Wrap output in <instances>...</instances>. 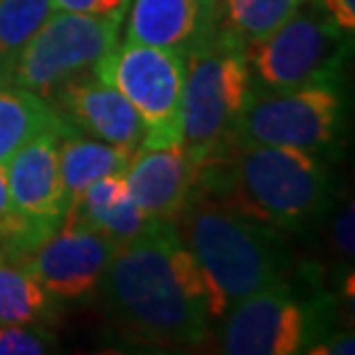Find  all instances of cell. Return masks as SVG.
<instances>
[{
	"instance_id": "14",
	"label": "cell",
	"mask_w": 355,
	"mask_h": 355,
	"mask_svg": "<svg viewBox=\"0 0 355 355\" xmlns=\"http://www.w3.org/2000/svg\"><path fill=\"white\" fill-rule=\"evenodd\" d=\"M224 0H132L125 40L187 53L222 26Z\"/></svg>"
},
{
	"instance_id": "12",
	"label": "cell",
	"mask_w": 355,
	"mask_h": 355,
	"mask_svg": "<svg viewBox=\"0 0 355 355\" xmlns=\"http://www.w3.org/2000/svg\"><path fill=\"white\" fill-rule=\"evenodd\" d=\"M67 120L49 127L5 162L12 201L26 219L60 229L67 212V191L60 175L58 141Z\"/></svg>"
},
{
	"instance_id": "25",
	"label": "cell",
	"mask_w": 355,
	"mask_h": 355,
	"mask_svg": "<svg viewBox=\"0 0 355 355\" xmlns=\"http://www.w3.org/2000/svg\"><path fill=\"white\" fill-rule=\"evenodd\" d=\"M316 3L337 21L339 28H344L349 35L355 31V0H316Z\"/></svg>"
},
{
	"instance_id": "5",
	"label": "cell",
	"mask_w": 355,
	"mask_h": 355,
	"mask_svg": "<svg viewBox=\"0 0 355 355\" xmlns=\"http://www.w3.org/2000/svg\"><path fill=\"white\" fill-rule=\"evenodd\" d=\"M245 55L250 72L268 88L337 86L346 31L318 3H302L272 35L247 46Z\"/></svg>"
},
{
	"instance_id": "1",
	"label": "cell",
	"mask_w": 355,
	"mask_h": 355,
	"mask_svg": "<svg viewBox=\"0 0 355 355\" xmlns=\"http://www.w3.org/2000/svg\"><path fill=\"white\" fill-rule=\"evenodd\" d=\"M97 286L111 318L139 342L198 346L208 339V286L175 224L120 245Z\"/></svg>"
},
{
	"instance_id": "8",
	"label": "cell",
	"mask_w": 355,
	"mask_h": 355,
	"mask_svg": "<svg viewBox=\"0 0 355 355\" xmlns=\"http://www.w3.org/2000/svg\"><path fill=\"white\" fill-rule=\"evenodd\" d=\"M339 109L337 86H250L233 146H284L316 153L335 139Z\"/></svg>"
},
{
	"instance_id": "22",
	"label": "cell",
	"mask_w": 355,
	"mask_h": 355,
	"mask_svg": "<svg viewBox=\"0 0 355 355\" xmlns=\"http://www.w3.org/2000/svg\"><path fill=\"white\" fill-rule=\"evenodd\" d=\"M51 344V337L31 325H0V355H42Z\"/></svg>"
},
{
	"instance_id": "7",
	"label": "cell",
	"mask_w": 355,
	"mask_h": 355,
	"mask_svg": "<svg viewBox=\"0 0 355 355\" xmlns=\"http://www.w3.org/2000/svg\"><path fill=\"white\" fill-rule=\"evenodd\" d=\"M123 17H95L55 10L21 51L12 83L49 99L118 44Z\"/></svg>"
},
{
	"instance_id": "2",
	"label": "cell",
	"mask_w": 355,
	"mask_h": 355,
	"mask_svg": "<svg viewBox=\"0 0 355 355\" xmlns=\"http://www.w3.org/2000/svg\"><path fill=\"white\" fill-rule=\"evenodd\" d=\"M201 184L231 210L284 231L307 226L328 203V175L314 155L284 146H233L201 168Z\"/></svg>"
},
{
	"instance_id": "26",
	"label": "cell",
	"mask_w": 355,
	"mask_h": 355,
	"mask_svg": "<svg viewBox=\"0 0 355 355\" xmlns=\"http://www.w3.org/2000/svg\"><path fill=\"white\" fill-rule=\"evenodd\" d=\"M353 335H337L332 337L328 344H323V349H314L311 353H330V355H344V353H353Z\"/></svg>"
},
{
	"instance_id": "18",
	"label": "cell",
	"mask_w": 355,
	"mask_h": 355,
	"mask_svg": "<svg viewBox=\"0 0 355 355\" xmlns=\"http://www.w3.org/2000/svg\"><path fill=\"white\" fill-rule=\"evenodd\" d=\"M49 314V293L24 261L0 250V325H35Z\"/></svg>"
},
{
	"instance_id": "27",
	"label": "cell",
	"mask_w": 355,
	"mask_h": 355,
	"mask_svg": "<svg viewBox=\"0 0 355 355\" xmlns=\"http://www.w3.org/2000/svg\"><path fill=\"white\" fill-rule=\"evenodd\" d=\"M5 83H12V81H10V76H7L3 69H0V86H5Z\"/></svg>"
},
{
	"instance_id": "11",
	"label": "cell",
	"mask_w": 355,
	"mask_h": 355,
	"mask_svg": "<svg viewBox=\"0 0 355 355\" xmlns=\"http://www.w3.org/2000/svg\"><path fill=\"white\" fill-rule=\"evenodd\" d=\"M123 178L134 203L153 222L175 224L196 198L201 166L189 157L182 144L141 146Z\"/></svg>"
},
{
	"instance_id": "19",
	"label": "cell",
	"mask_w": 355,
	"mask_h": 355,
	"mask_svg": "<svg viewBox=\"0 0 355 355\" xmlns=\"http://www.w3.org/2000/svg\"><path fill=\"white\" fill-rule=\"evenodd\" d=\"M307 0H224L222 28L245 49L272 35Z\"/></svg>"
},
{
	"instance_id": "3",
	"label": "cell",
	"mask_w": 355,
	"mask_h": 355,
	"mask_svg": "<svg viewBox=\"0 0 355 355\" xmlns=\"http://www.w3.org/2000/svg\"><path fill=\"white\" fill-rule=\"evenodd\" d=\"M175 224L208 286L212 318L259 291L284 286L272 243L259 222L215 198L196 196Z\"/></svg>"
},
{
	"instance_id": "6",
	"label": "cell",
	"mask_w": 355,
	"mask_h": 355,
	"mask_svg": "<svg viewBox=\"0 0 355 355\" xmlns=\"http://www.w3.org/2000/svg\"><path fill=\"white\" fill-rule=\"evenodd\" d=\"M92 74L116 88L146 125L144 146L180 144L184 55L123 42L95 62Z\"/></svg>"
},
{
	"instance_id": "20",
	"label": "cell",
	"mask_w": 355,
	"mask_h": 355,
	"mask_svg": "<svg viewBox=\"0 0 355 355\" xmlns=\"http://www.w3.org/2000/svg\"><path fill=\"white\" fill-rule=\"evenodd\" d=\"M53 12L51 0H0V69L10 81L21 51Z\"/></svg>"
},
{
	"instance_id": "24",
	"label": "cell",
	"mask_w": 355,
	"mask_h": 355,
	"mask_svg": "<svg viewBox=\"0 0 355 355\" xmlns=\"http://www.w3.org/2000/svg\"><path fill=\"white\" fill-rule=\"evenodd\" d=\"M353 201H349L332 222V245L344 259H353Z\"/></svg>"
},
{
	"instance_id": "17",
	"label": "cell",
	"mask_w": 355,
	"mask_h": 355,
	"mask_svg": "<svg viewBox=\"0 0 355 355\" xmlns=\"http://www.w3.org/2000/svg\"><path fill=\"white\" fill-rule=\"evenodd\" d=\"M60 120V111L37 92L14 83L0 86V164H5L19 148L49 127H55Z\"/></svg>"
},
{
	"instance_id": "15",
	"label": "cell",
	"mask_w": 355,
	"mask_h": 355,
	"mask_svg": "<svg viewBox=\"0 0 355 355\" xmlns=\"http://www.w3.org/2000/svg\"><path fill=\"white\" fill-rule=\"evenodd\" d=\"M65 219H76V222L104 233L118 247L144 236L153 226L159 224L153 222L134 203L123 175H106L88 184L79 201L67 208Z\"/></svg>"
},
{
	"instance_id": "21",
	"label": "cell",
	"mask_w": 355,
	"mask_h": 355,
	"mask_svg": "<svg viewBox=\"0 0 355 355\" xmlns=\"http://www.w3.org/2000/svg\"><path fill=\"white\" fill-rule=\"evenodd\" d=\"M58 229L35 224L19 212L7 187L5 164H0V250L10 254H31Z\"/></svg>"
},
{
	"instance_id": "10",
	"label": "cell",
	"mask_w": 355,
	"mask_h": 355,
	"mask_svg": "<svg viewBox=\"0 0 355 355\" xmlns=\"http://www.w3.org/2000/svg\"><path fill=\"white\" fill-rule=\"evenodd\" d=\"M222 351L231 355H291L304 346L307 314L286 286L259 291L226 311Z\"/></svg>"
},
{
	"instance_id": "4",
	"label": "cell",
	"mask_w": 355,
	"mask_h": 355,
	"mask_svg": "<svg viewBox=\"0 0 355 355\" xmlns=\"http://www.w3.org/2000/svg\"><path fill=\"white\" fill-rule=\"evenodd\" d=\"M250 86L245 44L222 26L184 53L180 144L201 168L233 148Z\"/></svg>"
},
{
	"instance_id": "13",
	"label": "cell",
	"mask_w": 355,
	"mask_h": 355,
	"mask_svg": "<svg viewBox=\"0 0 355 355\" xmlns=\"http://www.w3.org/2000/svg\"><path fill=\"white\" fill-rule=\"evenodd\" d=\"M55 104L67 113L74 125L90 132L99 141L137 153L144 146L146 125L134 106L95 74L83 72L65 81L53 92Z\"/></svg>"
},
{
	"instance_id": "23",
	"label": "cell",
	"mask_w": 355,
	"mask_h": 355,
	"mask_svg": "<svg viewBox=\"0 0 355 355\" xmlns=\"http://www.w3.org/2000/svg\"><path fill=\"white\" fill-rule=\"evenodd\" d=\"M55 10L95 14V17H123L127 10V0H51Z\"/></svg>"
},
{
	"instance_id": "9",
	"label": "cell",
	"mask_w": 355,
	"mask_h": 355,
	"mask_svg": "<svg viewBox=\"0 0 355 355\" xmlns=\"http://www.w3.org/2000/svg\"><path fill=\"white\" fill-rule=\"evenodd\" d=\"M116 250L118 245L104 233L76 219H62L60 229L37 250L14 257L24 261L46 293L72 300L97 288Z\"/></svg>"
},
{
	"instance_id": "16",
	"label": "cell",
	"mask_w": 355,
	"mask_h": 355,
	"mask_svg": "<svg viewBox=\"0 0 355 355\" xmlns=\"http://www.w3.org/2000/svg\"><path fill=\"white\" fill-rule=\"evenodd\" d=\"M134 153L125 150V148L99 139H88L76 132L72 123H65L58 141V159L62 184L67 191V208L79 201L88 184L99 178L123 175Z\"/></svg>"
}]
</instances>
